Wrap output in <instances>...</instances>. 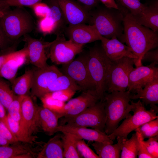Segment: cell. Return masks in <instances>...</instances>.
I'll return each mask as SVG.
<instances>
[{
    "label": "cell",
    "mask_w": 158,
    "mask_h": 158,
    "mask_svg": "<svg viewBox=\"0 0 158 158\" xmlns=\"http://www.w3.org/2000/svg\"><path fill=\"white\" fill-rule=\"evenodd\" d=\"M133 16V15H132ZM140 24L155 32L158 31V2L156 1L146 7L135 16H133Z\"/></svg>",
    "instance_id": "obj_20"
},
{
    "label": "cell",
    "mask_w": 158,
    "mask_h": 158,
    "mask_svg": "<svg viewBox=\"0 0 158 158\" xmlns=\"http://www.w3.org/2000/svg\"><path fill=\"white\" fill-rule=\"evenodd\" d=\"M34 11L37 16L42 18L47 17L50 12V8L46 4L41 2L32 6Z\"/></svg>",
    "instance_id": "obj_44"
},
{
    "label": "cell",
    "mask_w": 158,
    "mask_h": 158,
    "mask_svg": "<svg viewBox=\"0 0 158 158\" xmlns=\"http://www.w3.org/2000/svg\"><path fill=\"white\" fill-rule=\"evenodd\" d=\"M23 40L26 44L27 57L30 62L37 68H42L47 66V49L51 42H46L41 38H34L28 34L23 36Z\"/></svg>",
    "instance_id": "obj_14"
},
{
    "label": "cell",
    "mask_w": 158,
    "mask_h": 158,
    "mask_svg": "<svg viewBox=\"0 0 158 158\" xmlns=\"http://www.w3.org/2000/svg\"><path fill=\"white\" fill-rule=\"evenodd\" d=\"M16 96L12 90L10 82L0 76V101L6 111Z\"/></svg>",
    "instance_id": "obj_30"
},
{
    "label": "cell",
    "mask_w": 158,
    "mask_h": 158,
    "mask_svg": "<svg viewBox=\"0 0 158 158\" xmlns=\"http://www.w3.org/2000/svg\"><path fill=\"white\" fill-rule=\"evenodd\" d=\"M76 147L81 158H99L85 143L84 139H79L78 140Z\"/></svg>",
    "instance_id": "obj_39"
},
{
    "label": "cell",
    "mask_w": 158,
    "mask_h": 158,
    "mask_svg": "<svg viewBox=\"0 0 158 158\" xmlns=\"http://www.w3.org/2000/svg\"><path fill=\"white\" fill-rule=\"evenodd\" d=\"M158 136L143 141L147 150L152 158H158Z\"/></svg>",
    "instance_id": "obj_42"
},
{
    "label": "cell",
    "mask_w": 158,
    "mask_h": 158,
    "mask_svg": "<svg viewBox=\"0 0 158 158\" xmlns=\"http://www.w3.org/2000/svg\"><path fill=\"white\" fill-rule=\"evenodd\" d=\"M11 144L6 139L0 136V145H8Z\"/></svg>",
    "instance_id": "obj_52"
},
{
    "label": "cell",
    "mask_w": 158,
    "mask_h": 158,
    "mask_svg": "<svg viewBox=\"0 0 158 158\" xmlns=\"http://www.w3.org/2000/svg\"><path fill=\"white\" fill-rule=\"evenodd\" d=\"M63 73L55 65H48L45 67H35L32 69V96L41 98L45 94L49 85Z\"/></svg>",
    "instance_id": "obj_12"
},
{
    "label": "cell",
    "mask_w": 158,
    "mask_h": 158,
    "mask_svg": "<svg viewBox=\"0 0 158 158\" xmlns=\"http://www.w3.org/2000/svg\"><path fill=\"white\" fill-rule=\"evenodd\" d=\"M15 59L8 61L0 68V76L9 81L11 84L16 77L20 67Z\"/></svg>",
    "instance_id": "obj_31"
},
{
    "label": "cell",
    "mask_w": 158,
    "mask_h": 158,
    "mask_svg": "<svg viewBox=\"0 0 158 158\" xmlns=\"http://www.w3.org/2000/svg\"><path fill=\"white\" fill-rule=\"evenodd\" d=\"M5 8L0 18V23L6 35L11 41L20 42L22 36L28 34L35 29L36 24L30 14L22 6L12 10Z\"/></svg>",
    "instance_id": "obj_4"
},
{
    "label": "cell",
    "mask_w": 158,
    "mask_h": 158,
    "mask_svg": "<svg viewBox=\"0 0 158 158\" xmlns=\"http://www.w3.org/2000/svg\"><path fill=\"white\" fill-rule=\"evenodd\" d=\"M101 45L107 56L111 61L124 57L134 59V62L137 57L132 52L131 49L119 40L116 36L110 39L102 37Z\"/></svg>",
    "instance_id": "obj_18"
},
{
    "label": "cell",
    "mask_w": 158,
    "mask_h": 158,
    "mask_svg": "<svg viewBox=\"0 0 158 158\" xmlns=\"http://www.w3.org/2000/svg\"><path fill=\"white\" fill-rule=\"evenodd\" d=\"M63 133L61 139L63 150V158H81L76 147L78 140L81 138L71 133Z\"/></svg>",
    "instance_id": "obj_26"
},
{
    "label": "cell",
    "mask_w": 158,
    "mask_h": 158,
    "mask_svg": "<svg viewBox=\"0 0 158 158\" xmlns=\"http://www.w3.org/2000/svg\"><path fill=\"white\" fill-rule=\"evenodd\" d=\"M101 1L106 7L109 8H113L116 9L119 8L116 4L115 0H99Z\"/></svg>",
    "instance_id": "obj_51"
},
{
    "label": "cell",
    "mask_w": 158,
    "mask_h": 158,
    "mask_svg": "<svg viewBox=\"0 0 158 158\" xmlns=\"http://www.w3.org/2000/svg\"><path fill=\"white\" fill-rule=\"evenodd\" d=\"M6 111L5 107L0 101V121L4 123L10 130Z\"/></svg>",
    "instance_id": "obj_50"
},
{
    "label": "cell",
    "mask_w": 158,
    "mask_h": 158,
    "mask_svg": "<svg viewBox=\"0 0 158 158\" xmlns=\"http://www.w3.org/2000/svg\"><path fill=\"white\" fill-rule=\"evenodd\" d=\"M5 8H0V18L2 16L4 13V11Z\"/></svg>",
    "instance_id": "obj_53"
},
{
    "label": "cell",
    "mask_w": 158,
    "mask_h": 158,
    "mask_svg": "<svg viewBox=\"0 0 158 158\" xmlns=\"http://www.w3.org/2000/svg\"><path fill=\"white\" fill-rule=\"evenodd\" d=\"M55 40L51 42L47 49L48 58L56 64H64L73 61L83 51L84 45L66 40L63 33L56 34Z\"/></svg>",
    "instance_id": "obj_8"
},
{
    "label": "cell",
    "mask_w": 158,
    "mask_h": 158,
    "mask_svg": "<svg viewBox=\"0 0 158 158\" xmlns=\"http://www.w3.org/2000/svg\"><path fill=\"white\" fill-rule=\"evenodd\" d=\"M105 102L99 100L77 115L71 118H63L59 125L87 127L105 133L106 115Z\"/></svg>",
    "instance_id": "obj_7"
},
{
    "label": "cell",
    "mask_w": 158,
    "mask_h": 158,
    "mask_svg": "<svg viewBox=\"0 0 158 158\" xmlns=\"http://www.w3.org/2000/svg\"><path fill=\"white\" fill-rule=\"evenodd\" d=\"M153 63L134 68L129 76L128 91L137 93L155 78L158 77V68Z\"/></svg>",
    "instance_id": "obj_15"
},
{
    "label": "cell",
    "mask_w": 158,
    "mask_h": 158,
    "mask_svg": "<svg viewBox=\"0 0 158 158\" xmlns=\"http://www.w3.org/2000/svg\"><path fill=\"white\" fill-rule=\"evenodd\" d=\"M42 106L57 114H59L63 109L65 102L51 97L46 93L40 98Z\"/></svg>",
    "instance_id": "obj_35"
},
{
    "label": "cell",
    "mask_w": 158,
    "mask_h": 158,
    "mask_svg": "<svg viewBox=\"0 0 158 158\" xmlns=\"http://www.w3.org/2000/svg\"><path fill=\"white\" fill-rule=\"evenodd\" d=\"M64 32L69 40L76 44L83 45L100 40L102 37L93 25L83 23L68 25Z\"/></svg>",
    "instance_id": "obj_17"
},
{
    "label": "cell",
    "mask_w": 158,
    "mask_h": 158,
    "mask_svg": "<svg viewBox=\"0 0 158 158\" xmlns=\"http://www.w3.org/2000/svg\"><path fill=\"white\" fill-rule=\"evenodd\" d=\"M68 133L73 134L81 139L92 141H109L111 143L113 141L110 139L104 133L95 129L86 127L71 126L64 124L59 125L56 133Z\"/></svg>",
    "instance_id": "obj_19"
},
{
    "label": "cell",
    "mask_w": 158,
    "mask_h": 158,
    "mask_svg": "<svg viewBox=\"0 0 158 158\" xmlns=\"http://www.w3.org/2000/svg\"><path fill=\"white\" fill-rule=\"evenodd\" d=\"M76 92L73 90L67 89L47 93L52 98L65 102L70 100Z\"/></svg>",
    "instance_id": "obj_41"
},
{
    "label": "cell",
    "mask_w": 158,
    "mask_h": 158,
    "mask_svg": "<svg viewBox=\"0 0 158 158\" xmlns=\"http://www.w3.org/2000/svg\"><path fill=\"white\" fill-rule=\"evenodd\" d=\"M89 11L93 9L98 5L99 0H76Z\"/></svg>",
    "instance_id": "obj_49"
},
{
    "label": "cell",
    "mask_w": 158,
    "mask_h": 158,
    "mask_svg": "<svg viewBox=\"0 0 158 158\" xmlns=\"http://www.w3.org/2000/svg\"><path fill=\"white\" fill-rule=\"evenodd\" d=\"M38 27L39 31L44 34L56 33V25L53 21L48 17L40 18L38 23Z\"/></svg>",
    "instance_id": "obj_37"
},
{
    "label": "cell",
    "mask_w": 158,
    "mask_h": 158,
    "mask_svg": "<svg viewBox=\"0 0 158 158\" xmlns=\"http://www.w3.org/2000/svg\"><path fill=\"white\" fill-rule=\"evenodd\" d=\"M32 75V69H29L22 75L15 78L11 84L12 90L15 95H28L31 88Z\"/></svg>",
    "instance_id": "obj_25"
},
{
    "label": "cell",
    "mask_w": 158,
    "mask_h": 158,
    "mask_svg": "<svg viewBox=\"0 0 158 158\" xmlns=\"http://www.w3.org/2000/svg\"><path fill=\"white\" fill-rule=\"evenodd\" d=\"M133 115L124 119L121 124L110 134L107 135L114 141L116 138L122 141L128 139V135L144 124L157 118L158 107L155 104H150V109L146 110L144 104L139 99L134 102L130 100Z\"/></svg>",
    "instance_id": "obj_6"
},
{
    "label": "cell",
    "mask_w": 158,
    "mask_h": 158,
    "mask_svg": "<svg viewBox=\"0 0 158 158\" xmlns=\"http://www.w3.org/2000/svg\"><path fill=\"white\" fill-rule=\"evenodd\" d=\"M25 96L16 95L9 106L8 114L13 120L20 122L21 120V104Z\"/></svg>",
    "instance_id": "obj_36"
},
{
    "label": "cell",
    "mask_w": 158,
    "mask_h": 158,
    "mask_svg": "<svg viewBox=\"0 0 158 158\" xmlns=\"http://www.w3.org/2000/svg\"><path fill=\"white\" fill-rule=\"evenodd\" d=\"M38 106L30 96L28 95L24 96L21 102L20 124L28 137L34 140L36 138L35 135L41 129Z\"/></svg>",
    "instance_id": "obj_11"
},
{
    "label": "cell",
    "mask_w": 158,
    "mask_h": 158,
    "mask_svg": "<svg viewBox=\"0 0 158 158\" xmlns=\"http://www.w3.org/2000/svg\"><path fill=\"white\" fill-rule=\"evenodd\" d=\"M99 100L100 99L95 91L90 90L83 91L78 96L70 99L65 104L63 109L57 115L59 118H71Z\"/></svg>",
    "instance_id": "obj_13"
},
{
    "label": "cell",
    "mask_w": 158,
    "mask_h": 158,
    "mask_svg": "<svg viewBox=\"0 0 158 158\" xmlns=\"http://www.w3.org/2000/svg\"><path fill=\"white\" fill-rule=\"evenodd\" d=\"M23 54L27 55V49L26 47L19 51L0 55V68L8 61L16 59L18 57Z\"/></svg>",
    "instance_id": "obj_46"
},
{
    "label": "cell",
    "mask_w": 158,
    "mask_h": 158,
    "mask_svg": "<svg viewBox=\"0 0 158 158\" xmlns=\"http://www.w3.org/2000/svg\"><path fill=\"white\" fill-rule=\"evenodd\" d=\"M79 54L70 63L62 65L60 71L71 78L83 91L90 90L95 91L88 68L89 52H84L83 51Z\"/></svg>",
    "instance_id": "obj_10"
},
{
    "label": "cell",
    "mask_w": 158,
    "mask_h": 158,
    "mask_svg": "<svg viewBox=\"0 0 158 158\" xmlns=\"http://www.w3.org/2000/svg\"><path fill=\"white\" fill-rule=\"evenodd\" d=\"M70 89L82 91V89L71 78L64 74L58 77L47 88L45 94L60 90Z\"/></svg>",
    "instance_id": "obj_28"
},
{
    "label": "cell",
    "mask_w": 158,
    "mask_h": 158,
    "mask_svg": "<svg viewBox=\"0 0 158 158\" xmlns=\"http://www.w3.org/2000/svg\"><path fill=\"white\" fill-rule=\"evenodd\" d=\"M131 94L128 91H114L104 95L106 115L105 133L109 135L118 126L121 121L131 114L132 107L129 102Z\"/></svg>",
    "instance_id": "obj_3"
},
{
    "label": "cell",
    "mask_w": 158,
    "mask_h": 158,
    "mask_svg": "<svg viewBox=\"0 0 158 158\" xmlns=\"http://www.w3.org/2000/svg\"><path fill=\"white\" fill-rule=\"evenodd\" d=\"M142 61L153 63L156 65L158 64V49L150 50L146 52L144 55Z\"/></svg>",
    "instance_id": "obj_48"
},
{
    "label": "cell",
    "mask_w": 158,
    "mask_h": 158,
    "mask_svg": "<svg viewBox=\"0 0 158 158\" xmlns=\"http://www.w3.org/2000/svg\"><path fill=\"white\" fill-rule=\"evenodd\" d=\"M117 143L113 144L109 141H95L92 145L99 158H120L122 141L117 140Z\"/></svg>",
    "instance_id": "obj_24"
},
{
    "label": "cell",
    "mask_w": 158,
    "mask_h": 158,
    "mask_svg": "<svg viewBox=\"0 0 158 158\" xmlns=\"http://www.w3.org/2000/svg\"><path fill=\"white\" fill-rule=\"evenodd\" d=\"M90 25H94L102 37L110 39L116 36L122 42L123 10L105 6V8L92 9L90 11Z\"/></svg>",
    "instance_id": "obj_2"
},
{
    "label": "cell",
    "mask_w": 158,
    "mask_h": 158,
    "mask_svg": "<svg viewBox=\"0 0 158 158\" xmlns=\"http://www.w3.org/2000/svg\"><path fill=\"white\" fill-rule=\"evenodd\" d=\"M7 116L10 129L18 141L30 143L36 142L35 140L32 139L28 137L19 122L13 120L8 114Z\"/></svg>",
    "instance_id": "obj_32"
},
{
    "label": "cell",
    "mask_w": 158,
    "mask_h": 158,
    "mask_svg": "<svg viewBox=\"0 0 158 158\" xmlns=\"http://www.w3.org/2000/svg\"><path fill=\"white\" fill-rule=\"evenodd\" d=\"M88 70L95 92L103 100L107 91L108 78L111 61L107 56L101 44H95L89 48Z\"/></svg>",
    "instance_id": "obj_5"
},
{
    "label": "cell",
    "mask_w": 158,
    "mask_h": 158,
    "mask_svg": "<svg viewBox=\"0 0 158 158\" xmlns=\"http://www.w3.org/2000/svg\"><path fill=\"white\" fill-rule=\"evenodd\" d=\"M41 129L49 135L56 133L59 118L57 114L42 106H38Z\"/></svg>",
    "instance_id": "obj_22"
},
{
    "label": "cell",
    "mask_w": 158,
    "mask_h": 158,
    "mask_svg": "<svg viewBox=\"0 0 158 158\" xmlns=\"http://www.w3.org/2000/svg\"><path fill=\"white\" fill-rule=\"evenodd\" d=\"M138 128L144 139L158 136V118L146 123Z\"/></svg>",
    "instance_id": "obj_34"
},
{
    "label": "cell",
    "mask_w": 158,
    "mask_h": 158,
    "mask_svg": "<svg viewBox=\"0 0 158 158\" xmlns=\"http://www.w3.org/2000/svg\"><path fill=\"white\" fill-rule=\"evenodd\" d=\"M118 0L133 16L141 11L146 5L141 3L139 0Z\"/></svg>",
    "instance_id": "obj_38"
},
{
    "label": "cell",
    "mask_w": 158,
    "mask_h": 158,
    "mask_svg": "<svg viewBox=\"0 0 158 158\" xmlns=\"http://www.w3.org/2000/svg\"><path fill=\"white\" fill-rule=\"evenodd\" d=\"M138 139V156L139 158H152L148 153L144 143V139L138 128L135 130Z\"/></svg>",
    "instance_id": "obj_43"
},
{
    "label": "cell",
    "mask_w": 158,
    "mask_h": 158,
    "mask_svg": "<svg viewBox=\"0 0 158 158\" xmlns=\"http://www.w3.org/2000/svg\"><path fill=\"white\" fill-rule=\"evenodd\" d=\"M69 25L89 23L90 11L73 0H57Z\"/></svg>",
    "instance_id": "obj_16"
},
{
    "label": "cell",
    "mask_w": 158,
    "mask_h": 158,
    "mask_svg": "<svg viewBox=\"0 0 158 158\" xmlns=\"http://www.w3.org/2000/svg\"><path fill=\"white\" fill-rule=\"evenodd\" d=\"M17 152V149L13 145H0V158H14Z\"/></svg>",
    "instance_id": "obj_45"
},
{
    "label": "cell",
    "mask_w": 158,
    "mask_h": 158,
    "mask_svg": "<svg viewBox=\"0 0 158 158\" xmlns=\"http://www.w3.org/2000/svg\"><path fill=\"white\" fill-rule=\"evenodd\" d=\"M141 90L136 94H131V99H139L146 106L158 103V77L147 83Z\"/></svg>",
    "instance_id": "obj_23"
},
{
    "label": "cell",
    "mask_w": 158,
    "mask_h": 158,
    "mask_svg": "<svg viewBox=\"0 0 158 158\" xmlns=\"http://www.w3.org/2000/svg\"><path fill=\"white\" fill-rule=\"evenodd\" d=\"M61 135H56L44 143L36 158H63Z\"/></svg>",
    "instance_id": "obj_21"
},
{
    "label": "cell",
    "mask_w": 158,
    "mask_h": 158,
    "mask_svg": "<svg viewBox=\"0 0 158 158\" xmlns=\"http://www.w3.org/2000/svg\"><path fill=\"white\" fill-rule=\"evenodd\" d=\"M123 32L122 43H125L137 57L136 67L141 66L145 54L158 46V32L139 23L128 11H124Z\"/></svg>",
    "instance_id": "obj_1"
},
{
    "label": "cell",
    "mask_w": 158,
    "mask_h": 158,
    "mask_svg": "<svg viewBox=\"0 0 158 158\" xmlns=\"http://www.w3.org/2000/svg\"><path fill=\"white\" fill-rule=\"evenodd\" d=\"M50 8V12L47 17L51 18L56 27V34L63 33L67 24L61 8L57 0H50L48 5Z\"/></svg>",
    "instance_id": "obj_27"
},
{
    "label": "cell",
    "mask_w": 158,
    "mask_h": 158,
    "mask_svg": "<svg viewBox=\"0 0 158 158\" xmlns=\"http://www.w3.org/2000/svg\"><path fill=\"white\" fill-rule=\"evenodd\" d=\"M134 64V59L127 57L111 61L107 80V93L126 91L129 75Z\"/></svg>",
    "instance_id": "obj_9"
},
{
    "label": "cell",
    "mask_w": 158,
    "mask_h": 158,
    "mask_svg": "<svg viewBox=\"0 0 158 158\" xmlns=\"http://www.w3.org/2000/svg\"><path fill=\"white\" fill-rule=\"evenodd\" d=\"M19 43L13 42L8 38L0 23V55L16 51Z\"/></svg>",
    "instance_id": "obj_33"
},
{
    "label": "cell",
    "mask_w": 158,
    "mask_h": 158,
    "mask_svg": "<svg viewBox=\"0 0 158 158\" xmlns=\"http://www.w3.org/2000/svg\"><path fill=\"white\" fill-rule=\"evenodd\" d=\"M0 136L6 139L11 144L19 141L11 130L0 121Z\"/></svg>",
    "instance_id": "obj_47"
},
{
    "label": "cell",
    "mask_w": 158,
    "mask_h": 158,
    "mask_svg": "<svg viewBox=\"0 0 158 158\" xmlns=\"http://www.w3.org/2000/svg\"><path fill=\"white\" fill-rule=\"evenodd\" d=\"M138 154L137 136L135 132L130 139L122 141L120 158H136Z\"/></svg>",
    "instance_id": "obj_29"
},
{
    "label": "cell",
    "mask_w": 158,
    "mask_h": 158,
    "mask_svg": "<svg viewBox=\"0 0 158 158\" xmlns=\"http://www.w3.org/2000/svg\"></svg>",
    "instance_id": "obj_55"
},
{
    "label": "cell",
    "mask_w": 158,
    "mask_h": 158,
    "mask_svg": "<svg viewBox=\"0 0 158 158\" xmlns=\"http://www.w3.org/2000/svg\"></svg>",
    "instance_id": "obj_54"
},
{
    "label": "cell",
    "mask_w": 158,
    "mask_h": 158,
    "mask_svg": "<svg viewBox=\"0 0 158 158\" xmlns=\"http://www.w3.org/2000/svg\"><path fill=\"white\" fill-rule=\"evenodd\" d=\"M42 0H1L0 1V8H8L10 6H31L41 2Z\"/></svg>",
    "instance_id": "obj_40"
}]
</instances>
